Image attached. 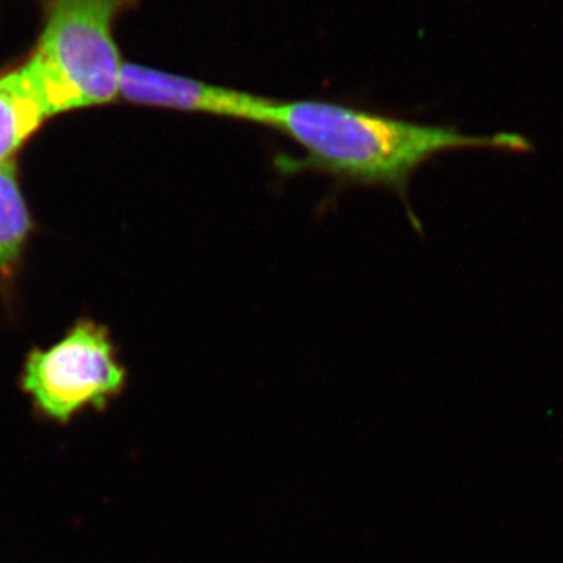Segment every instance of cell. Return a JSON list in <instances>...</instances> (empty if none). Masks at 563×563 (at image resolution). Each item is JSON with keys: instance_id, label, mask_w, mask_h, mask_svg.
I'll return each instance as SVG.
<instances>
[{"instance_id": "7a4b0ae2", "label": "cell", "mask_w": 563, "mask_h": 563, "mask_svg": "<svg viewBox=\"0 0 563 563\" xmlns=\"http://www.w3.org/2000/svg\"><path fill=\"white\" fill-rule=\"evenodd\" d=\"M44 27L25 73L47 117L120 96L124 63L113 25L136 0H41Z\"/></svg>"}, {"instance_id": "277c9868", "label": "cell", "mask_w": 563, "mask_h": 563, "mask_svg": "<svg viewBox=\"0 0 563 563\" xmlns=\"http://www.w3.org/2000/svg\"><path fill=\"white\" fill-rule=\"evenodd\" d=\"M120 96L139 106L161 107L255 122L268 128L273 99L232 88L218 87L206 81L177 76L135 63H124Z\"/></svg>"}, {"instance_id": "8992f818", "label": "cell", "mask_w": 563, "mask_h": 563, "mask_svg": "<svg viewBox=\"0 0 563 563\" xmlns=\"http://www.w3.org/2000/svg\"><path fill=\"white\" fill-rule=\"evenodd\" d=\"M31 217L13 163L0 165V272L10 273L31 232Z\"/></svg>"}, {"instance_id": "6da1fadb", "label": "cell", "mask_w": 563, "mask_h": 563, "mask_svg": "<svg viewBox=\"0 0 563 563\" xmlns=\"http://www.w3.org/2000/svg\"><path fill=\"white\" fill-rule=\"evenodd\" d=\"M268 128L295 141L301 161L296 169H313L347 181L376 185L406 195L417 169L435 155L454 150H496L529 154L533 144L517 133L463 135L455 128L398 120L342 103H274Z\"/></svg>"}, {"instance_id": "5b68a950", "label": "cell", "mask_w": 563, "mask_h": 563, "mask_svg": "<svg viewBox=\"0 0 563 563\" xmlns=\"http://www.w3.org/2000/svg\"><path fill=\"white\" fill-rule=\"evenodd\" d=\"M46 118L24 66L0 77V165L10 163Z\"/></svg>"}, {"instance_id": "3957f363", "label": "cell", "mask_w": 563, "mask_h": 563, "mask_svg": "<svg viewBox=\"0 0 563 563\" xmlns=\"http://www.w3.org/2000/svg\"><path fill=\"white\" fill-rule=\"evenodd\" d=\"M125 385L107 329L81 321L57 344L33 351L22 373V388L47 420L69 422L88 407L102 410Z\"/></svg>"}]
</instances>
